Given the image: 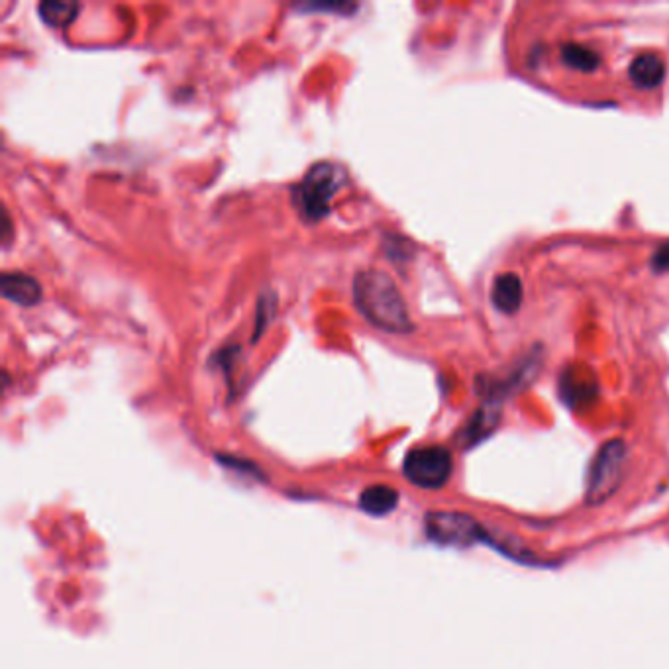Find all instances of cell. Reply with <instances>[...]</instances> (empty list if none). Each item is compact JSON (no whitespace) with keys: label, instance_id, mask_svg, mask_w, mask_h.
<instances>
[{"label":"cell","instance_id":"cell-1","mask_svg":"<svg viewBox=\"0 0 669 669\" xmlns=\"http://www.w3.org/2000/svg\"><path fill=\"white\" fill-rule=\"evenodd\" d=\"M354 301L365 320L391 334L412 330L411 314L395 281L379 269H363L354 279Z\"/></svg>","mask_w":669,"mask_h":669},{"label":"cell","instance_id":"cell-2","mask_svg":"<svg viewBox=\"0 0 669 669\" xmlns=\"http://www.w3.org/2000/svg\"><path fill=\"white\" fill-rule=\"evenodd\" d=\"M344 183L346 173L342 167L330 161H320L310 167L301 183L293 189V205L305 220L316 222L328 214Z\"/></svg>","mask_w":669,"mask_h":669},{"label":"cell","instance_id":"cell-3","mask_svg":"<svg viewBox=\"0 0 669 669\" xmlns=\"http://www.w3.org/2000/svg\"><path fill=\"white\" fill-rule=\"evenodd\" d=\"M624 465H626V446L622 440H611L599 450L589 471L587 501L591 505H601L617 493L618 485L624 475Z\"/></svg>","mask_w":669,"mask_h":669},{"label":"cell","instance_id":"cell-4","mask_svg":"<svg viewBox=\"0 0 669 669\" xmlns=\"http://www.w3.org/2000/svg\"><path fill=\"white\" fill-rule=\"evenodd\" d=\"M405 477L420 489L444 487L454 471V458L444 446L414 448L403 464Z\"/></svg>","mask_w":669,"mask_h":669},{"label":"cell","instance_id":"cell-5","mask_svg":"<svg viewBox=\"0 0 669 669\" xmlns=\"http://www.w3.org/2000/svg\"><path fill=\"white\" fill-rule=\"evenodd\" d=\"M426 534L432 542L440 546L465 548L481 542L485 538L483 526L471 516L454 511H434L424 518Z\"/></svg>","mask_w":669,"mask_h":669},{"label":"cell","instance_id":"cell-6","mask_svg":"<svg viewBox=\"0 0 669 669\" xmlns=\"http://www.w3.org/2000/svg\"><path fill=\"white\" fill-rule=\"evenodd\" d=\"M0 293L6 301L16 303L20 307H32L40 303L42 299L40 283L28 273H20V271H10L2 275Z\"/></svg>","mask_w":669,"mask_h":669},{"label":"cell","instance_id":"cell-7","mask_svg":"<svg viewBox=\"0 0 669 669\" xmlns=\"http://www.w3.org/2000/svg\"><path fill=\"white\" fill-rule=\"evenodd\" d=\"M630 81L642 89L652 91L660 87L666 79V63L664 59L654 52H642L634 57V61L628 67Z\"/></svg>","mask_w":669,"mask_h":669},{"label":"cell","instance_id":"cell-8","mask_svg":"<svg viewBox=\"0 0 669 669\" xmlns=\"http://www.w3.org/2000/svg\"><path fill=\"white\" fill-rule=\"evenodd\" d=\"M522 295V281L516 273H501L493 281L491 301L495 309L501 310L503 314H515L522 305Z\"/></svg>","mask_w":669,"mask_h":669},{"label":"cell","instance_id":"cell-9","mask_svg":"<svg viewBox=\"0 0 669 669\" xmlns=\"http://www.w3.org/2000/svg\"><path fill=\"white\" fill-rule=\"evenodd\" d=\"M397 505H399V493L387 485L367 487L360 495L361 511L367 515H389L397 509Z\"/></svg>","mask_w":669,"mask_h":669},{"label":"cell","instance_id":"cell-10","mask_svg":"<svg viewBox=\"0 0 669 669\" xmlns=\"http://www.w3.org/2000/svg\"><path fill=\"white\" fill-rule=\"evenodd\" d=\"M499 407L501 405H499L497 399H489V403L485 407H481L479 411L475 412L469 426L465 428V438H467L469 444L481 442L487 434H491L497 428L499 414H501Z\"/></svg>","mask_w":669,"mask_h":669},{"label":"cell","instance_id":"cell-11","mask_svg":"<svg viewBox=\"0 0 669 669\" xmlns=\"http://www.w3.org/2000/svg\"><path fill=\"white\" fill-rule=\"evenodd\" d=\"M595 395H597V387L591 379H587V375H579L575 371V373H566L562 377V397L571 407L587 403Z\"/></svg>","mask_w":669,"mask_h":669},{"label":"cell","instance_id":"cell-12","mask_svg":"<svg viewBox=\"0 0 669 669\" xmlns=\"http://www.w3.org/2000/svg\"><path fill=\"white\" fill-rule=\"evenodd\" d=\"M560 57L569 69L581 71V73H593L601 65V55L591 48H585L581 44H564Z\"/></svg>","mask_w":669,"mask_h":669},{"label":"cell","instance_id":"cell-13","mask_svg":"<svg viewBox=\"0 0 669 669\" xmlns=\"http://www.w3.org/2000/svg\"><path fill=\"white\" fill-rule=\"evenodd\" d=\"M40 16L46 24L52 28H67L79 14L81 6L77 2H57V0H46L38 6Z\"/></svg>","mask_w":669,"mask_h":669},{"label":"cell","instance_id":"cell-14","mask_svg":"<svg viewBox=\"0 0 669 669\" xmlns=\"http://www.w3.org/2000/svg\"><path fill=\"white\" fill-rule=\"evenodd\" d=\"M654 265H656V269H669V244L656 254Z\"/></svg>","mask_w":669,"mask_h":669},{"label":"cell","instance_id":"cell-15","mask_svg":"<svg viewBox=\"0 0 669 669\" xmlns=\"http://www.w3.org/2000/svg\"><path fill=\"white\" fill-rule=\"evenodd\" d=\"M2 236H4V244H6L8 238H10V218H8V214H4V232H2Z\"/></svg>","mask_w":669,"mask_h":669}]
</instances>
